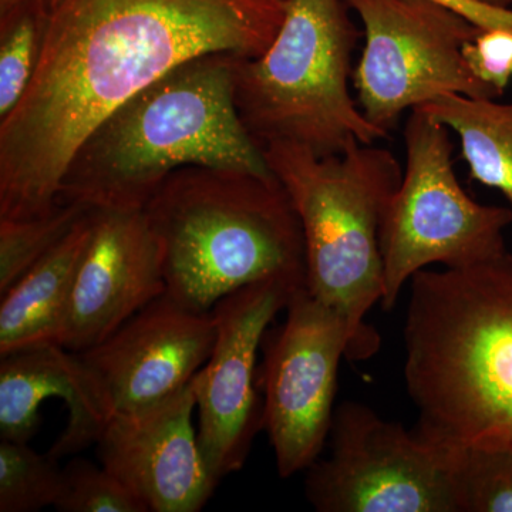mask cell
Returning <instances> with one entry per match:
<instances>
[{"label":"cell","instance_id":"1","mask_svg":"<svg viewBox=\"0 0 512 512\" xmlns=\"http://www.w3.org/2000/svg\"><path fill=\"white\" fill-rule=\"evenodd\" d=\"M288 0H60L35 77L0 121V218L59 204L74 154L101 121L194 57L262 55Z\"/></svg>","mask_w":512,"mask_h":512},{"label":"cell","instance_id":"2","mask_svg":"<svg viewBox=\"0 0 512 512\" xmlns=\"http://www.w3.org/2000/svg\"><path fill=\"white\" fill-rule=\"evenodd\" d=\"M404 382L414 433L448 450H512V255L410 281Z\"/></svg>","mask_w":512,"mask_h":512},{"label":"cell","instance_id":"3","mask_svg":"<svg viewBox=\"0 0 512 512\" xmlns=\"http://www.w3.org/2000/svg\"><path fill=\"white\" fill-rule=\"evenodd\" d=\"M237 55L194 57L101 121L70 161L59 201L90 210L143 211L185 167L275 177L239 117Z\"/></svg>","mask_w":512,"mask_h":512},{"label":"cell","instance_id":"4","mask_svg":"<svg viewBox=\"0 0 512 512\" xmlns=\"http://www.w3.org/2000/svg\"><path fill=\"white\" fill-rule=\"evenodd\" d=\"M156 235L167 293L198 312L271 278L306 284L305 241L276 177L185 167L144 208Z\"/></svg>","mask_w":512,"mask_h":512},{"label":"cell","instance_id":"5","mask_svg":"<svg viewBox=\"0 0 512 512\" xmlns=\"http://www.w3.org/2000/svg\"><path fill=\"white\" fill-rule=\"evenodd\" d=\"M262 151L301 221L306 288L348 322L350 360L370 359L380 336L366 316L382 299L380 229L402 181L399 161L387 148L362 143L329 157L292 143Z\"/></svg>","mask_w":512,"mask_h":512},{"label":"cell","instance_id":"6","mask_svg":"<svg viewBox=\"0 0 512 512\" xmlns=\"http://www.w3.org/2000/svg\"><path fill=\"white\" fill-rule=\"evenodd\" d=\"M345 0H288L262 55L237 56L234 97L259 147L298 144L319 157L387 137L350 97L357 30Z\"/></svg>","mask_w":512,"mask_h":512},{"label":"cell","instance_id":"7","mask_svg":"<svg viewBox=\"0 0 512 512\" xmlns=\"http://www.w3.org/2000/svg\"><path fill=\"white\" fill-rule=\"evenodd\" d=\"M406 170L380 229L383 293L392 311L404 285L431 265L464 268L504 254L512 210L483 205L463 190L453 164L450 130L413 109L406 128Z\"/></svg>","mask_w":512,"mask_h":512},{"label":"cell","instance_id":"8","mask_svg":"<svg viewBox=\"0 0 512 512\" xmlns=\"http://www.w3.org/2000/svg\"><path fill=\"white\" fill-rule=\"evenodd\" d=\"M330 453L306 470L319 512H460L458 451L427 443L363 403L336 407Z\"/></svg>","mask_w":512,"mask_h":512},{"label":"cell","instance_id":"9","mask_svg":"<svg viewBox=\"0 0 512 512\" xmlns=\"http://www.w3.org/2000/svg\"><path fill=\"white\" fill-rule=\"evenodd\" d=\"M365 26L363 55L353 72L357 103L389 134L406 110L447 94L495 96L471 73L464 46L480 26L434 0H345Z\"/></svg>","mask_w":512,"mask_h":512},{"label":"cell","instance_id":"10","mask_svg":"<svg viewBox=\"0 0 512 512\" xmlns=\"http://www.w3.org/2000/svg\"><path fill=\"white\" fill-rule=\"evenodd\" d=\"M285 309V322L265 345L261 384L264 429L279 476L289 478L308 470L329 439L340 360H350L352 333L306 285L295 289Z\"/></svg>","mask_w":512,"mask_h":512},{"label":"cell","instance_id":"11","mask_svg":"<svg viewBox=\"0 0 512 512\" xmlns=\"http://www.w3.org/2000/svg\"><path fill=\"white\" fill-rule=\"evenodd\" d=\"M303 285L265 279L229 293L212 308L214 348L192 383L198 443L218 483L244 468L256 434L264 429V402L255 389L256 355L272 320Z\"/></svg>","mask_w":512,"mask_h":512},{"label":"cell","instance_id":"12","mask_svg":"<svg viewBox=\"0 0 512 512\" xmlns=\"http://www.w3.org/2000/svg\"><path fill=\"white\" fill-rule=\"evenodd\" d=\"M194 383L160 402L111 414L97 440L101 466L148 512H198L218 483L202 456Z\"/></svg>","mask_w":512,"mask_h":512},{"label":"cell","instance_id":"13","mask_svg":"<svg viewBox=\"0 0 512 512\" xmlns=\"http://www.w3.org/2000/svg\"><path fill=\"white\" fill-rule=\"evenodd\" d=\"M214 342L212 312L194 311L165 292L80 356L111 412H131L190 383L207 363Z\"/></svg>","mask_w":512,"mask_h":512},{"label":"cell","instance_id":"14","mask_svg":"<svg viewBox=\"0 0 512 512\" xmlns=\"http://www.w3.org/2000/svg\"><path fill=\"white\" fill-rule=\"evenodd\" d=\"M165 292L160 247L144 211L93 210L60 346L92 349Z\"/></svg>","mask_w":512,"mask_h":512},{"label":"cell","instance_id":"15","mask_svg":"<svg viewBox=\"0 0 512 512\" xmlns=\"http://www.w3.org/2000/svg\"><path fill=\"white\" fill-rule=\"evenodd\" d=\"M0 357V440L29 443L42 404L60 397L69 421L47 454L60 460L97 443L113 412L80 353L47 345Z\"/></svg>","mask_w":512,"mask_h":512},{"label":"cell","instance_id":"16","mask_svg":"<svg viewBox=\"0 0 512 512\" xmlns=\"http://www.w3.org/2000/svg\"><path fill=\"white\" fill-rule=\"evenodd\" d=\"M93 210L0 296V356L60 345L74 279L92 235Z\"/></svg>","mask_w":512,"mask_h":512},{"label":"cell","instance_id":"17","mask_svg":"<svg viewBox=\"0 0 512 512\" xmlns=\"http://www.w3.org/2000/svg\"><path fill=\"white\" fill-rule=\"evenodd\" d=\"M419 109L457 134L470 177L512 204V103L447 94Z\"/></svg>","mask_w":512,"mask_h":512},{"label":"cell","instance_id":"18","mask_svg":"<svg viewBox=\"0 0 512 512\" xmlns=\"http://www.w3.org/2000/svg\"><path fill=\"white\" fill-rule=\"evenodd\" d=\"M90 208L60 202L33 218H0V296L57 247Z\"/></svg>","mask_w":512,"mask_h":512},{"label":"cell","instance_id":"19","mask_svg":"<svg viewBox=\"0 0 512 512\" xmlns=\"http://www.w3.org/2000/svg\"><path fill=\"white\" fill-rule=\"evenodd\" d=\"M63 490V468L29 443L0 440V512H36L55 507Z\"/></svg>","mask_w":512,"mask_h":512},{"label":"cell","instance_id":"20","mask_svg":"<svg viewBox=\"0 0 512 512\" xmlns=\"http://www.w3.org/2000/svg\"><path fill=\"white\" fill-rule=\"evenodd\" d=\"M50 13L26 9L0 18V121L28 92L42 57Z\"/></svg>","mask_w":512,"mask_h":512},{"label":"cell","instance_id":"21","mask_svg":"<svg viewBox=\"0 0 512 512\" xmlns=\"http://www.w3.org/2000/svg\"><path fill=\"white\" fill-rule=\"evenodd\" d=\"M460 512H512V450L458 451Z\"/></svg>","mask_w":512,"mask_h":512},{"label":"cell","instance_id":"22","mask_svg":"<svg viewBox=\"0 0 512 512\" xmlns=\"http://www.w3.org/2000/svg\"><path fill=\"white\" fill-rule=\"evenodd\" d=\"M60 512H148L146 505L103 466L73 458L63 468Z\"/></svg>","mask_w":512,"mask_h":512},{"label":"cell","instance_id":"23","mask_svg":"<svg viewBox=\"0 0 512 512\" xmlns=\"http://www.w3.org/2000/svg\"><path fill=\"white\" fill-rule=\"evenodd\" d=\"M463 56L471 73L493 92L495 99L503 96L512 80V29H481L464 46Z\"/></svg>","mask_w":512,"mask_h":512},{"label":"cell","instance_id":"24","mask_svg":"<svg viewBox=\"0 0 512 512\" xmlns=\"http://www.w3.org/2000/svg\"><path fill=\"white\" fill-rule=\"evenodd\" d=\"M456 10L483 29H512V9L491 8L474 0H434Z\"/></svg>","mask_w":512,"mask_h":512},{"label":"cell","instance_id":"25","mask_svg":"<svg viewBox=\"0 0 512 512\" xmlns=\"http://www.w3.org/2000/svg\"><path fill=\"white\" fill-rule=\"evenodd\" d=\"M59 3L60 0H0V18L26 9L40 10L52 15Z\"/></svg>","mask_w":512,"mask_h":512},{"label":"cell","instance_id":"26","mask_svg":"<svg viewBox=\"0 0 512 512\" xmlns=\"http://www.w3.org/2000/svg\"><path fill=\"white\" fill-rule=\"evenodd\" d=\"M474 2L481 3V5L491 6V8L510 9L512 0H474Z\"/></svg>","mask_w":512,"mask_h":512}]
</instances>
